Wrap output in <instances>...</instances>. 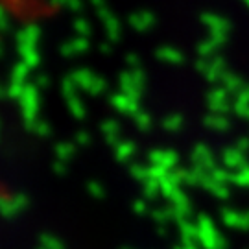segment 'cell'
<instances>
[{"mask_svg":"<svg viewBox=\"0 0 249 249\" xmlns=\"http://www.w3.org/2000/svg\"><path fill=\"white\" fill-rule=\"evenodd\" d=\"M37 39H39V30L36 26H28L17 36L18 52L22 55V63L26 67H36L39 63V53H37Z\"/></svg>","mask_w":249,"mask_h":249,"instance_id":"1","label":"cell"},{"mask_svg":"<svg viewBox=\"0 0 249 249\" xmlns=\"http://www.w3.org/2000/svg\"><path fill=\"white\" fill-rule=\"evenodd\" d=\"M197 240L203 246L205 249H225L227 248V242L222 238V234L218 232V229L214 227L213 220H209L207 216H199V222H197Z\"/></svg>","mask_w":249,"mask_h":249,"instance_id":"2","label":"cell"},{"mask_svg":"<svg viewBox=\"0 0 249 249\" xmlns=\"http://www.w3.org/2000/svg\"><path fill=\"white\" fill-rule=\"evenodd\" d=\"M120 83H122V87H124V94L127 96H137V94H141L144 89V74L141 71L139 72H125L122 74V78H120Z\"/></svg>","mask_w":249,"mask_h":249,"instance_id":"3","label":"cell"},{"mask_svg":"<svg viewBox=\"0 0 249 249\" xmlns=\"http://www.w3.org/2000/svg\"><path fill=\"white\" fill-rule=\"evenodd\" d=\"M222 220L227 227L232 229H249V211H234V209H223L222 211Z\"/></svg>","mask_w":249,"mask_h":249,"instance_id":"4","label":"cell"},{"mask_svg":"<svg viewBox=\"0 0 249 249\" xmlns=\"http://www.w3.org/2000/svg\"><path fill=\"white\" fill-rule=\"evenodd\" d=\"M74 74H76V76H74L72 80H76L78 85L83 83V81H87L83 87H85V90L92 92V94H98V92H102L104 87H106V81L102 80V78H96V76H94V74H90L89 71H76Z\"/></svg>","mask_w":249,"mask_h":249,"instance_id":"5","label":"cell"},{"mask_svg":"<svg viewBox=\"0 0 249 249\" xmlns=\"http://www.w3.org/2000/svg\"><path fill=\"white\" fill-rule=\"evenodd\" d=\"M223 164H225L227 168L236 170V172L249 166L246 155H244L238 148H227V150L223 151Z\"/></svg>","mask_w":249,"mask_h":249,"instance_id":"6","label":"cell"},{"mask_svg":"<svg viewBox=\"0 0 249 249\" xmlns=\"http://www.w3.org/2000/svg\"><path fill=\"white\" fill-rule=\"evenodd\" d=\"M209 107L216 111V113H225L229 111V104H227V90L225 89H216L209 94Z\"/></svg>","mask_w":249,"mask_h":249,"instance_id":"7","label":"cell"},{"mask_svg":"<svg viewBox=\"0 0 249 249\" xmlns=\"http://www.w3.org/2000/svg\"><path fill=\"white\" fill-rule=\"evenodd\" d=\"M129 22H131V26L137 28L139 32H146V28H150L151 24L155 22V18H153V13L139 11V13H133V15L129 17Z\"/></svg>","mask_w":249,"mask_h":249,"instance_id":"8","label":"cell"},{"mask_svg":"<svg viewBox=\"0 0 249 249\" xmlns=\"http://www.w3.org/2000/svg\"><path fill=\"white\" fill-rule=\"evenodd\" d=\"M157 57L160 61H166V63H181L183 61V53L172 48V46H164V48H159L157 50Z\"/></svg>","mask_w":249,"mask_h":249,"instance_id":"9","label":"cell"},{"mask_svg":"<svg viewBox=\"0 0 249 249\" xmlns=\"http://www.w3.org/2000/svg\"><path fill=\"white\" fill-rule=\"evenodd\" d=\"M87 39H76V41H71L61 48V53L65 55H76V53H81L87 50Z\"/></svg>","mask_w":249,"mask_h":249,"instance_id":"10","label":"cell"},{"mask_svg":"<svg viewBox=\"0 0 249 249\" xmlns=\"http://www.w3.org/2000/svg\"><path fill=\"white\" fill-rule=\"evenodd\" d=\"M194 160H205V168H213L214 170V157L213 153H209V150H207V146H203V144H199L196 150H194Z\"/></svg>","mask_w":249,"mask_h":249,"instance_id":"11","label":"cell"},{"mask_svg":"<svg viewBox=\"0 0 249 249\" xmlns=\"http://www.w3.org/2000/svg\"><path fill=\"white\" fill-rule=\"evenodd\" d=\"M205 124L209 125V127H214V129H218V131H223V129H229V120H227L225 116H222V115L207 116Z\"/></svg>","mask_w":249,"mask_h":249,"instance_id":"12","label":"cell"},{"mask_svg":"<svg viewBox=\"0 0 249 249\" xmlns=\"http://www.w3.org/2000/svg\"><path fill=\"white\" fill-rule=\"evenodd\" d=\"M100 18L104 20V24H106V28L111 32V34H115V39L118 37V28H120V24H118V20H116V17L111 13V11H107V13H102L100 15ZM106 30V32H107Z\"/></svg>","mask_w":249,"mask_h":249,"instance_id":"13","label":"cell"},{"mask_svg":"<svg viewBox=\"0 0 249 249\" xmlns=\"http://www.w3.org/2000/svg\"><path fill=\"white\" fill-rule=\"evenodd\" d=\"M133 151H135V144L127 141V142H122L116 148V157L120 160H127L133 155Z\"/></svg>","mask_w":249,"mask_h":249,"instance_id":"14","label":"cell"},{"mask_svg":"<svg viewBox=\"0 0 249 249\" xmlns=\"http://www.w3.org/2000/svg\"><path fill=\"white\" fill-rule=\"evenodd\" d=\"M231 181L236 183V185H240V187H249V166L231 174Z\"/></svg>","mask_w":249,"mask_h":249,"instance_id":"15","label":"cell"},{"mask_svg":"<svg viewBox=\"0 0 249 249\" xmlns=\"http://www.w3.org/2000/svg\"><path fill=\"white\" fill-rule=\"evenodd\" d=\"M9 24V17H8V13L4 11V8L0 6V32H4L6 28H8Z\"/></svg>","mask_w":249,"mask_h":249,"instance_id":"16","label":"cell"},{"mask_svg":"<svg viewBox=\"0 0 249 249\" xmlns=\"http://www.w3.org/2000/svg\"><path fill=\"white\" fill-rule=\"evenodd\" d=\"M89 190H90V194H92V196H96V197H102V196H104V188L98 187L96 183L89 185Z\"/></svg>","mask_w":249,"mask_h":249,"instance_id":"17","label":"cell"},{"mask_svg":"<svg viewBox=\"0 0 249 249\" xmlns=\"http://www.w3.org/2000/svg\"><path fill=\"white\" fill-rule=\"evenodd\" d=\"M236 148L242 151V153H246L249 151V139H240L238 142H236Z\"/></svg>","mask_w":249,"mask_h":249,"instance_id":"18","label":"cell"},{"mask_svg":"<svg viewBox=\"0 0 249 249\" xmlns=\"http://www.w3.org/2000/svg\"><path fill=\"white\" fill-rule=\"evenodd\" d=\"M2 94H4V89H0V96H2Z\"/></svg>","mask_w":249,"mask_h":249,"instance_id":"19","label":"cell"},{"mask_svg":"<svg viewBox=\"0 0 249 249\" xmlns=\"http://www.w3.org/2000/svg\"><path fill=\"white\" fill-rule=\"evenodd\" d=\"M185 249H194V248H192V246H187V248H185Z\"/></svg>","mask_w":249,"mask_h":249,"instance_id":"20","label":"cell"},{"mask_svg":"<svg viewBox=\"0 0 249 249\" xmlns=\"http://www.w3.org/2000/svg\"><path fill=\"white\" fill-rule=\"evenodd\" d=\"M0 53H2V45H0Z\"/></svg>","mask_w":249,"mask_h":249,"instance_id":"21","label":"cell"},{"mask_svg":"<svg viewBox=\"0 0 249 249\" xmlns=\"http://www.w3.org/2000/svg\"><path fill=\"white\" fill-rule=\"evenodd\" d=\"M248 92H249V87H248Z\"/></svg>","mask_w":249,"mask_h":249,"instance_id":"22","label":"cell"},{"mask_svg":"<svg viewBox=\"0 0 249 249\" xmlns=\"http://www.w3.org/2000/svg\"><path fill=\"white\" fill-rule=\"evenodd\" d=\"M248 6H249V2H248Z\"/></svg>","mask_w":249,"mask_h":249,"instance_id":"23","label":"cell"}]
</instances>
